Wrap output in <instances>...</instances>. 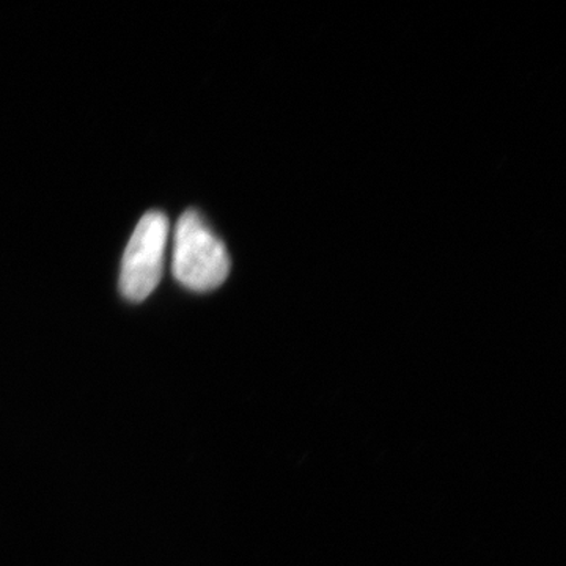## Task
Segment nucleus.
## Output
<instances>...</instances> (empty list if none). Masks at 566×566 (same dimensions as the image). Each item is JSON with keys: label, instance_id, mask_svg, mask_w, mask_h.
<instances>
[{"label": "nucleus", "instance_id": "1", "mask_svg": "<svg viewBox=\"0 0 566 566\" xmlns=\"http://www.w3.org/2000/svg\"><path fill=\"white\" fill-rule=\"evenodd\" d=\"M230 266L226 244L203 216L182 212L174 240L172 271L178 283L192 292H211L229 277Z\"/></svg>", "mask_w": 566, "mask_h": 566}, {"label": "nucleus", "instance_id": "2", "mask_svg": "<svg viewBox=\"0 0 566 566\" xmlns=\"http://www.w3.org/2000/svg\"><path fill=\"white\" fill-rule=\"evenodd\" d=\"M169 230L161 211H148L134 229L120 270V292L132 303L147 300L161 282Z\"/></svg>", "mask_w": 566, "mask_h": 566}]
</instances>
